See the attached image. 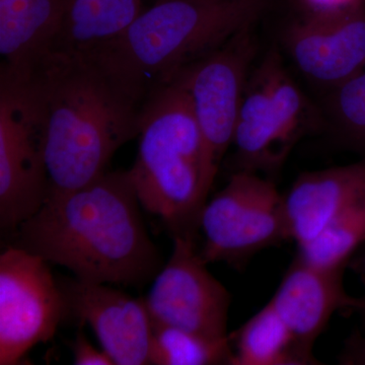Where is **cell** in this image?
<instances>
[{"mask_svg":"<svg viewBox=\"0 0 365 365\" xmlns=\"http://www.w3.org/2000/svg\"><path fill=\"white\" fill-rule=\"evenodd\" d=\"M173 240L169 261L143 299L153 325L176 327L210 339L227 338L232 295L209 272L195 237Z\"/></svg>","mask_w":365,"mask_h":365,"instance_id":"30bf717a","label":"cell"},{"mask_svg":"<svg viewBox=\"0 0 365 365\" xmlns=\"http://www.w3.org/2000/svg\"><path fill=\"white\" fill-rule=\"evenodd\" d=\"M59 284L68 314L91 326L114 364H150L153 326L144 299L78 278Z\"/></svg>","mask_w":365,"mask_h":365,"instance_id":"7c38bea8","label":"cell"},{"mask_svg":"<svg viewBox=\"0 0 365 365\" xmlns=\"http://www.w3.org/2000/svg\"><path fill=\"white\" fill-rule=\"evenodd\" d=\"M344 269L318 267L297 255L269 302L302 352L316 361L314 343L333 314L340 309L359 311L361 307L362 297L346 292Z\"/></svg>","mask_w":365,"mask_h":365,"instance_id":"4fadbf2b","label":"cell"},{"mask_svg":"<svg viewBox=\"0 0 365 365\" xmlns=\"http://www.w3.org/2000/svg\"><path fill=\"white\" fill-rule=\"evenodd\" d=\"M306 14H331L359 4L362 0H299Z\"/></svg>","mask_w":365,"mask_h":365,"instance_id":"603a6c76","label":"cell"},{"mask_svg":"<svg viewBox=\"0 0 365 365\" xmlns=\"http://www.w3.org/2000/svg\"><path fill=\"white\" fill-rule=\"evenodd\" d=\"M273 0H155L96 55L146 100L155 88L255 25Z\"/></svg>","mask_w":365,"mask_h":365,"instance_id":"3957f363","label":"cell"},{"mask_svg":"<svg viewBox=\"0 0 365 365\" xmlns=\"http://www.w3.org/2000/svg\"><path fill=\"white\" fill-rule=\"evenodd\" d=\"M327 110L341 143L365 158V68L330 91Z\"/></svg>","mask_w":365,"mask_h":365,"instance_id":"ffe728a7","label":"cell"},{"mask_svg":"<svg viewBox=\"0 0 365 365\" xmlns=\"http://www.w3.org/2000/svg\"><path fill=\"white\" fill-rule=\"evenodd\" d=\"M128 170L51 194L21 223L16 246L71 270L79 280L139 287L163 267Z\"/></svg>","mask_w":365,"mask_h":365,"instance_id":"6da1fadb","label":"cell"},{"mask_svg":"<svg viewBox=\"0 0 365 365\" xmlns=\"http://www.w3.org/2000/svg\"><path fill=\"white\" fill-rule=\"evenodd\" d=\"M256 51L253 26H248L174 76L191 102L202 134L208 175L212 182L234 141Z\"/></svg>","mask_w":365,"mask_h":365,"instance_id":"ba28073f","label":"cell"},{"mask_svg":"<svg viewBox=\"0 0 365 365\" xmlns=\"http://www.w3.org/2000/svg\"><path fill=\"white\" fill-rule=\"evenodd\" d=\"M360 313L364 314V316L365 317V297H362V304L361 307L359 309Z\"/></svg>","mask_w":365,"mask_h":365,"instance_id":"cb8c5ba5","label":"cell"},{"mask_svg":"<svg viewBox=\"0 0 365 365\" xmlns=\"http://www.w3.org/2000/svg\"><path fill=\"white\" fill-rule=\"evenodd\" d=\"M297 68L329 91L365 68V0L324 14H304L284 36Z\"/></svg>","mask_w":365,"mask_h":365,"instance_id":"8fae6325","label":"cell"},{"mask_svg":"<svg viewBox=\"0 0 365 365\" xmlns=\"http://www.w3.org/2000/svg\"><path fill=\"white\" fill-rule=\"evenodd\" d=\"M150 364H230L232 359L230 336L210 339L176 327L153 325Z\"/></svg>","mask_w":365,"mask_h":365,"instance_id":"ac0fdd59","label":"cell"},{"mask_svg":"<svg viewBox=\"0 0 365 365\" xmlns=\"http://www.w3.org/2000/svg\"><path fill=\"white\" fill-rule=\"evenodd\" d=\"M26 76L42 108L48 196L102 176L115 153L138 137L145 100L96 55L50 52Z\"/></svg>","mask_w":365,"mask_h":365,"instance_id":"7a4b0ae2","label":"cell"},{"mask_svg":"<svg viewBox=\"0 0 365 365\" xmlns=\"http://www.w3.org/2000/svg\"><path fill=\"white\" fill-rule=\"evenodd\" d=\"M338 361L343 365H365V333L355 331L349 336Z\"/></svg>","mask_w":365,"mask_h":365,"instance_id":"7402d4cb","label":"cell"},{"mask_svg":"<svg viewBox=\"0 0 365 365\" xmlns=\"http://www.w3.org/2000/svg\"><path fill=\"white\" fill-rule=\"evenodd\" d=\"M204 235L200 255L207 264L225 262L237 269L263 250L292 240L284 196L275 182L237 170L201 211Z\"/></svg>","mask_w":365,"mask_h":365,"instance_id":"8992f818","label":"cell"},{"mask_svg":"<svg viewBox=\"0 0 365 365\" xmlns=\"http://www.w3.org/2000/svg\"><path fill=\"white\" fill-rule=\"evenodd\" d=\"M321 117L271 50L250 73L234 141L235 172L277 176L297 143L316 131Z\"/></svg>","mask_w":365,"mask_h":365,"instance_id":"5b68a950","label":"cell"},{"mask_svg":"<svg viewBox=\"0 0 365 365\" xmlns=\"http://www.w3.org/2000/svg\"><path fill=\"white\" fill-rule=\"evenodd\" d=\"M230 339L235 348L232 365L321 364L302 352L270 302L247 321Z\"/></svg>","mask_w":365,"mask_h":365,"instance_id":"e0dca14e","label":"cell"},{"mask_svg":"<svg viewBox=\"0 0 365 365\" xmlns=\"http://www.w3.org/2000/svg\"><path fill=\"white\" fill-rule=\"evenodd\" d=\"M64 0H0V76H23L51 51Z\"/></svg>","mask_w":365,"mask_h":365,"instance_id":"9a60e30c","label":"cell"},{"mask_svg":"<svg viewBox=\"0 0 365 365\" xmlns=\"http://www.w3.org/2000/svg\"><path fill=\"white\" fill-rule=\"evenodd\" d=\"M365 195V158L300 175L284 196L290 237L304 246Z\"/></svg>","mask_w":365,"mask_h":365,"instance_id":"5bb4252c","label":"cell"},{"mask_svg":"<svg viewBox=\"0 0 365 365\" xmlns=\"http://www.w3.org/2000/svg\"><path fill=\"white\" fill-rule=\"evenodd\" d=\"M73 364L76 365H115L104 350H98L83 333L72 343Z\"/></svg>","mask_w":365,"mask_h":365,"instance_id":"44dd1931","label":"cell"},{"mask_svg":"<svg viewBox=\"0 0 365 365\" xmlns=\"http://www.w3.org/2000/svg\"><path fill=\"white\" fill-rule=\"evenodd\" d=\"M138 153L128 170L141 206L173 239L195 237L213 182L186 91L176 78L151 91L139 123Z\"/></svg>","mask_w":365,"mask_h":365,"instance_id":"277c9868","label":"cell"},{"mask_svg":"<svg viewBox=\"0 0 365 365\" xmlns=\"http://www.w3.org/2000/svg\"><path fill=\"white\" fill-rule=\"evenodd\" d=\"M364 242L365 195L337 216L316 239L299 247L297 256L318 267H345Z\"/></svg>","mask_w":365,"mask_h":365,"instance_id":"d6986e66","label":"cell"},{"mask_svg":"<svg viewBox=\"0 0 365 365\" xmlns=\"http://www.w3.org/2000/svg\"><path fill=\"white\" fill-rule=\"evenodd\" d=\"M49 262L19 246L0 255V364H21L36 345L51 340L68 316L66 297Z\"/></svg>","mask_w":365,"mask_h":365,"instance_id":"9c48e42d","label":"cell"},{"mask_svg":"<svg viewBox=\"0 0 365 365\" xmlns=\"http://www.w3.org/2000/svg\"><path fill=\"white\" fill-rule=\"evenodd\" d=\"M39 96L29 76H0V223L16 230L49 194Z\"/></svg>","mask_w":365,"mask_h":365,"instance_id":"52a82bcc","label":"cell"},{"mask_svg":"<svg viewBox=\"0 0 365 365\" xmlns=\"http://www.w3.org/2000/svg\"><path fill=\"white\" fill-rule=\"evenodd\" d=\"M145 9L144 0H64L51 51L91 53L116 39Z\"/></svg>","mask_w":365,"mask_h":365,"instance_id":"2e32d148","label":"cell"}]
</instances>
